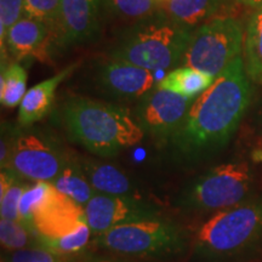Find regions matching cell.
<instances>
[{"label":"cell","mask_w":262,"mask_h":262,"mask_svg":"<svg viewBox=\"0 0 262 262\" xmlns=\"http://www.w3.org/2000/svg\"><path fill=\"white\" fill-rule=\"evenodd\" d=\"M251 96V80L241 56L193 101L181 125L168 140L173 155L186 163H195L221 150L238 129Z\"/></svg>","instance_id":"1"},{"label":"cell","mask_w":262,"mask_h":262,"mask_svg":"<svg viewBox=\"0 0 262 262\" xmlns=\"http://www.w3.org/2000/svg\"><path fill=\"white\" fill-rule=\"evenodd\" d=\"M61 118L73 142L103 158L136 146L146 136L127 108L85 96L68 97Z\"/></svg>","instance_id":"2"},{"label":"cell","mask_w":262,"mask_h":262,"mask_svg":"<svg viewBox=\"0 0 262 262\" xmlns=\"http://www.w3.org/2000/svg\"><path fill=\"white\" fill-rule=\"evenodd\" d=\"M192 32L158 11L124 32L111 49L110 57L150 72L170 70L182 64Z\"/></svg>","instance_id":"3"},{"label":"cell","mask_w":262,"mask_h":262,"mask_svg":"<svg viewBox=\"0 0 262 262\" xmlns=\"http://www.w3.org/2000/svg\"><path fill=\"white\" fill-rule=\"evenodd\" d=\"M262 237V198L215 212L198 228L194 251L205 258L231 257Z\"/></svg>","instance_id":"4"},{"label":"cell","mask_w":262,"mask_h":262,"mask_svg":"<svg viewBox=\"0 0 262 262\" xmlns=\"http://www.w3.org/2000/svg\"><path fill=\"white\" fill-rule=\"evenodd\" d=\"M253 185L254 173L248 163H225L188 183L178 205L188 211L217 212L248 202Z\"/></svg>","instance_id":"5"},{"label":"cell","mask_w":262,"mask_h":262,"mask_svg":"<svg viewBox=\"0 0 262 262\" xmlns=\"http://www.w3.org/2000/svg\"><path fill=\"white\" fill-rule=\"evenodd\" d=\"M96 243L119 255L166 258L183 253L187 241L180 226L158 216L114 227L97 237Z\"/></svg>","instance_id":"6"},{"label":"cell","mask_w":262,"mask_h":262,"mask_svg":"<svg viewBox=\"0 0 262 262\" xmlns=\"http://www.w3.org/2000/svg\"><path fill=\"white\" fill-rule=\"evenodd\" d=\"M243 24L231 15L209 19L193 29L181 66H188L216 78L243 55Z\"/></svg>","instance_id":"7"},{"label":"cell","mask_w":262,"mask_h":262,"mask_svg":"<svg viewBox=\"0 0 262 262\" xmlns=\"http://www.w3.org/2000/svg\"><path fill=\"white\" fill-rule=\"evenodd\" d=\"M71 157L54 136L44 131L18 127L6 169L33 182H52Z\"/></svg>","instance_id":"8"},{"label":"cell","mask_w":262,"mask_h":262,"mask_svg":"<svg viewBox=\"0 0 262 262\" xmlns=\"http://www.w3.org/2000/svg\"><path fill=\"white\" fill-rule=\"evenodd\" d=\"M193 101L157 86L137 102L133 114L146 135L169 140L181 125Z\"/></svg>","instance_id":"9"},{"label":"cell","mask_w":262,"mask_h":262,"mask_svg":"<svg viewBox=\"0 0 262 262\" xmlns=\"http://www.w3.org/2000/svg\"><path fill=\"white\" fill-rule=\"evenodd\" d=\"M155 72L108 56L96 72L101 93L119 102H135L158 86Z\"/></svg>","instance_id":"10"},{"label":"cell","mask_w":262,"mask_h":262,"mask_svg":"<svg viewBox=\"0 0 262 262\" xmlns=\"http://www.w3.org/2000/svg\"><path fill=\"white\" fill-rule=\"evenodd\" d=\"M85 222L89 225L95 237L129 222L158 217L155 205L136 196L95 194L84 206Z\"/></svg>","instance_id":"11"},{"label":"cell","mask_w":262,"mask_h":262,"mask_svg":"<svg viewBox=\"0 0 262 262\" xmlns=\"http://www.w3.org/2000/svg\"><path fill=\"white\" fill-rule=\"evenodd\" d=\"M85 222L84 208L58 192L51 185L47 202L38 209L31 222L39 242L57 239L71 233Z\"/></svg>","instance_id":"12"},{"label":"cell","mask_w":262,"mask_h":262,"mask_svg":"<svg viewBox=\"0 0 262 262\" xmlns=\"http://www.w3.org/2000/svg\"><path fill=\"white\" fill-rule=\"evenodd\" d=\"M54 47V35L44 22L22 16L6 33L2 45V64L33 57L45 60Z\"/></svg>","instance_id":"13"},{"label":"cell","mask_w":262,"mask_h":262,"mask_svg":"<svg viewBox=\"0 0 262 262\" xmlns=\"http://www.w3.org/2000/svg\"><path fill=\"white\" fill-rule=\"evenodd\" d=\"M102 0H61V39L58 48L94 41L101 31Z\"/></svg>","instance_id":"14"},{"label":"cell","mask_w":262,"mask_h":262,"mask_svg":"<svg viewBox=\"0 0 262 262\" xmlns=\"http://www.w3.org/2000/svg\"><path fill=\"white\" fill-rule=\"evenodd\" d=\"M233 0H166L159 3V11L182 27L194 29L209 19L224 14Z\"/></svg>","instance_id":"15"},{"label":"cell","mask_w":262,"mask_h":262,"mask_svg":"<svg viewBox=\"0 0 262 262\" xmlns=\"http://www.w3.org/2000/svg\"><path fill=\"white\" fill-rule=\"evenodd\" d=\"M80 166L97 194L136 196V185L126 172L111 163L94 158H80Z\"/></svg>","instance_id":"16"},{"label":"cell","mask_w":262,"mask_h":262,"mask_svg":"<svg viewBox=\"0 0 262 262\" xmlns=\"http://www.w3.org/2000/svg\"><path fill=\"white\" fill-rule=\"evenodd\" d=\"M75 67L77 64L68 66L60 73L34 85L26 93L24 100L18 106L17 122L19 126L28 127L47 116L54 104L57 88L68 75H71Z\"/></svg>","instance_id":"17"},{"label":"cell","mask_w":262,"mask_h":262,"mask_svg":"<svg viewBox=\"0 0 262 262\" xmlns=\"http://www.w3.org/2000/svg\"><path fill=\"white\" fill-rule=\"evenodd\" d=\"M215 79L216 78L205 72L188 66H180L160 79L158 86L180 96L195 100L214 84Z\"/></svg>","instance_id":"18"},{"label":"cell","mask_w":262,"mask_h":262,"mask_svg":"<svg viewBox=\"0 0 262 262\" xmlns=\"http://www.w3.org/2000/svg\"><path fill=\"white\" fill-rule=\"evenodd\" d=\"M242 57L249 79L262 86V8L255 9L249 16Z\"/></svg>","instance_id":"19"},{"label":"cell","mask_w":262,"mask_h":262,"mask_svg":"<svg viewBox=\"0 0 262 262\" xmlns=\"http://www.w3.org/2000/svg\"><path fill=\"white\" fill-rule=\"evenodd\" d=\"M51 185L58 192L67 195L68 198H71L72 201L83 208L95 194H97L91 187L89 180L85 176L79 159L74 158V157H71L70 162L60 172V175L51 182Z\"/></svg>","instance_id":"20"},{"label":"cell","mask_w":262,"mask_h":262,"mask_svg":"<svg viewBox=\"0 0 262 262\" xmlns=\"http://www.w3.org/2000/svg\"><path fill=\"white\" fill-rule=\"evenodd\" d=\"M0 77V102L6 108L19 106L28 91L25 67L17 61H10L2 64Z\"/></svg>","instance_id":"21"},{"label":"cell","mask_w":262,"mask_h":262,"mask_svg":"<svg viewBox=\"0 0 262 262\" xmlns=\"http://www.w3.org/2000/svg\"><path fill=\"white\" fill-rule=\"evenodd\" d=\"M29 185L25 179L12 171L11 169H3L0 173V212L2 219L18 221V206L21 196Z\"/></svg>","instance_id":"22"},{"label":"cell","mask_w":262,"mask_h":262,"mask_svg":"<svg viewBox=\"0 0 262 262\" xmlns=\"http://www.w3.org/2000/svg\"><path fill=\"white\" fill-rule=\"evenodd\" d=\"M102 8L114 17L137 24L155 16L159 11V2L157 0H102Z\"/></svg>","instance_id":"23"},{"label":"cell","mask_w":262,"mask_h":262,"mask_svg":"<svg viewBox=\"0 0 262 262\" xmlns=\"http://www.w3.org/2000/svg\"><path fill=\"white\" fill-rule=\"evenodd\" d=\"M44 22L54 35V47L58 48L61 39V0H25L24 15Z\"/></svg>","instance_id":"24"},{"label":"cell","mask_w":262,"mask_h":262,"mask_svg":"<svg viewBox=\"0 0 262 262\" xmlns=\"http://www.w3.org/2000/svg\"><path fill=\"white\" fill-rule=\"evenodd\" d=\"M0 241L8 253L40 245L39 237L31 227L19 221L5 219L0 221Z\"/></svg>","instance_id":"25"},{"label":"cell","mask_w":262,"mask_h":262,"mask_svg":"<svg viewBox=\"0 0 262 262\" xmlns=\"http://www.w3.org/2000/svg\"><path fill=\"white\" fill-rule=\"evenodd\" d=\"M93 231L86 222L81 224L79 227L75 228L71 233L63 235L57 239H51V241L41 242L40 245L50 249L51 251L56 253L61 256L67 257L73 256V255L83 253L88 245L91 243L93 238Z\"/></svg>","instance_id":"26"},{"label":"cell","mask_w":262,"mask_h":262,"mask_svg":"<svg viewBox=\"0 0 262 262\" xmlns=\"http://www.w3.org/2000/svg\"><path fill=\"white\" fill-rule=\"evenodd\" d=\"M51 191L50 182H33L21 196L18 206L19 222L31 227L33 216L40 206L47 202Z\"/></svg>","instance_id":"27"},{"label":"cell","mask_w":262,"mask_h":262,"mask_svg":"<svg viewBox=\"0 0 262 262\" xmlns=\"http://www.w3.org/2000/svg\"><path fill=\"white\" fill-rule=\"evenodd\" d=\"M3 262H67V257L61 256L42 245H35L11 251Z\"/></svg>","instance_id":"28"},{"label":"cell","mask_w":262,"mask_h":262,"mask_svg":"<svg viewBox=\"0 0 262 262\" xmlns=\"http://www.w3.org/2000/svg\"><path fill=\"white\" fill-rule=\"evenodd\" d=\"M25 0H0V47L4 44L6 33L24 15Z\"/></svg>","instance_id":"29"},{"label":"cell","mask_w":262,"mask_h":262,"mask_svg":"<svg viewBox=\"0 0 262 262\" xmlns=\"http://www.w3.org/2000/svg\"><path fill=\"white\" fill-rule=\"evenodd\" d=\"M17 131L18 127L10 125L2 126V141H0V164H2V170L9 166Z\"/></svg>","instance_id":"30"},{"label":"cell","mask_w":262,"mask_h":262,"mask_svg":"<svg viewBox=\"0 0 262 262\" xmlns=\"http://www.w3.org/2000/svg\"><path fill=\"white\" fill-rule=\"evenodd\" d=\"M239 4H243L245 6H249V8L260 9L262 8V0H235Z\"/></svg>","instance_id":"31"},{"label":"cell","mask_w":262,"mask_h":262,"mask_svg":"<svg viewBox=\"0 0 262 262\" xmlns=\"http://www.w3.org/2000/svg\"><path fill=\"white\" fill-rule=\"evenodd\" d=\"M253 158L255 162H262V139L260 142H258L256 148H255V150H254Z\"/></svg>","instance_id":"32"},{"label":"cell","mask_w":262,"mask_h":262,"mask_svg":"<svg viewBox=\"0 0 262 262\" xmlns=\"http://www.w3.org/2000/svg\"><path fill=\"white\" fill-rule=\"evenodd\" d=\"M88 262H116L113 260H111V258H104V257H96V258H93V260L88 261Z\"/></svg>","instance_id":"33"},{"label":"cell","mask_w":262,"mask_h":262,"mask_svg":"<svg viewBox=\"0 0 262 262\" xmlns=\"http://www.w3.org/2000/svg\"><path fill=\"white\" fill-rule=\"evenodd\" d=\"M157 2H159V3H162V2H166V0H157Z\"/></svg>","instance_id":"34"},{"label":"cell","mask_w":262,"mask_h":262,"mask_svg":"<svg viewBox=\"0 0 262 262\" xmlns=\"http://www.w3.org/2000/svg\"><path fill=\"white\" fill-rule=\"evenodd\" d=\"M2 262H3V261H2Z\"/></svg>","instance_id":"35"}]
</instances>
